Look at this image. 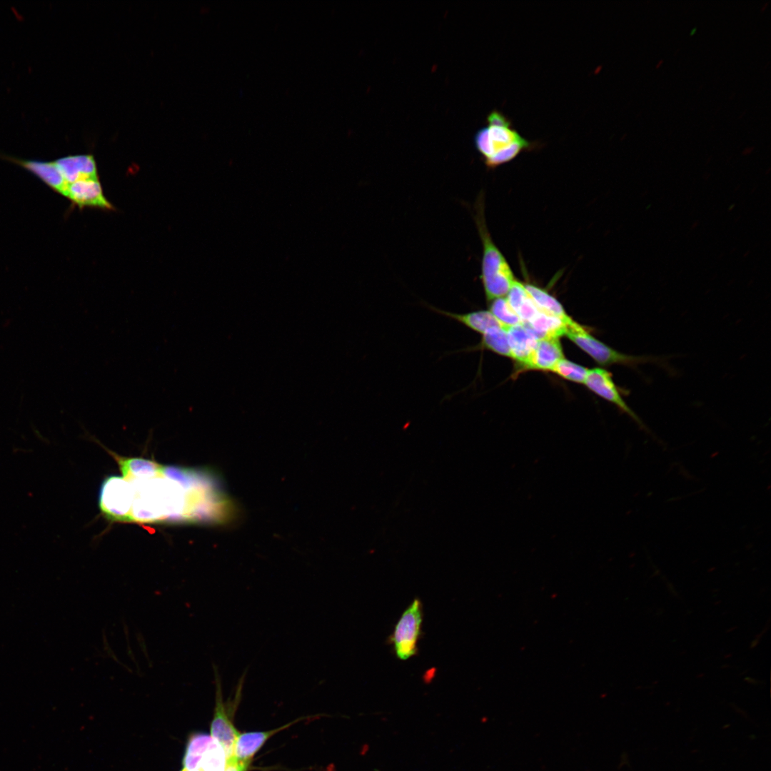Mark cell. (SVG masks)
Listing matches in <instances>:
<instances>
[{
	"label": "cell",
	"mask_w": 771,
	"mask_h": 771,
	"mask_svg": "<svg viewBox=\"0 0 771 771\" xmlns=\"http://www.w3.org/2000/svg\"><path fill=\"white\" fill-rule=\"evenodd\" d=\"M422 623L423 605L416 598L404 610L390 638L398 658L404 660L417 654Z\"/></svg>",
	"instance_id": "5"
},
{
	"label": "cell",
	"mask_w": 771,
	"mask_h": 771,
	"mask_svg": "<svg viewBox=\"0 0 771 771\" xmlns=\"http://www.w3.org/2000/svg\"><path fill=\"white\" fill-rule=\"evenodd\" d=\"M226 757L222 747L209 735H193L183 758L186 771H224Z\"/></svg>",
	"instance_id": "6"
},
{
	"label": "cell",
	"mask_w": 771,
	"mask_h": 771,
	"mask_svg": "<svg viewBox=\"0 0 771 771\" xmlns=\"http://www.w3.org/2000/svg\"><path fill=\"white\" fill-rule=\"evenodd\" d=\"M584 384L596 395L614 404L622 412L628 415L640 427L645 428L640 417L624 400L610 372L603 368L589 369Z\"/></svg>",
	"instance_id": "9"
},
{
	"label": "cell",
	"mask_w": 771,
	"mask_h": 771,
	"mask_svg": "<svg viewBox=\"0 0 771 771\" xmlns=\"http://www.w3.org/2000/svg\"><path fill=\"white\" fill-rule=\"evenodd\" d=\"M16 161L38 176L56 192L65 196L69 183L65 181L54 162L23 160Z\"/></svg>",
	"instance_id": "18"
},
{
	"label": "cell",
	"mask_w": 771,
	"mask_h": 771,
	"mask_svg": "<svg viewBox=\"0 0 771 771\" xmlns=\"http://www.w3.org/2000/svg\"><path fill=\"white\" fill-rule=\"evenodd\" d=\"M215 679V707L211 724V736L223 749L226 761L233 755V747L240 732L235 727L230 718V711L236 707L240 699L225 702L223 700L221 679L218 667L213 664ZM235 699V694H234Z\"/></svg>",
	"instance_id": "7"
},
{
	"label": "cell",
	"mask_w": 771,
	"mask_h": 771,
	"mask_svg": "<svg viewBox=\"0 0 771 771\" xmlns=\"http://www.w3.org/2000/svg\"><path fill=\"white\" fill-rule=\"evenodd\" d=\"M427 307L433 311L454 320L480 335H483L490 328L499 326L503 327L489 310H478L465 313H457L430 305H427Z\"/></svg>",
	"instance_id": "15"
},
{
	"label": "cell",
	"mask_w": 771,
	"mask_h": 771,
	"mask_svg": "<svg viewBox=\"0 0 771 771\" xmlns=\"http://www.w3.org/2000/svg\"><path fill=\"white\" fill-rule=\"evenodd\" d=\"M292 723L272 730L240 733L236 740L233 755L226 764L234 765L239 771H246L255 754L268 738Z\"/></svg>",
	"instance_id": "11"
},
{
	"label": "cell",
	"mask_w": 771,
	"mask_h": 771,
	"mask_svg": "<svg viewBox=\"0 0 771 771\" xmlns=\"http://www.w3.org/2000/svg\"><path fill=\"white\" fill-rule=\"evenodd\" d=\"M126 480L153 477L160 473L164 465L141 458H126L114 455Z\"/></svg>",
	"instance_id": "17"
},
{
	"label": "cell",
	"mask_w": 771,
	"mask_h": 771,
	"mask_svg": "<svg viewBox=\"0 0 771 771\" xmlns=\"http://www.w3.org/2000/svg\"><path fill=\"white\" fill-rule=\"evenodd\" d=\"M564 358L560 338L538 339L529 359L518 374L526 371L550 372L555 364Z\"/></svg>",
	"instance_id": "12"
},
{
	"label": "cell",
	"mask_w": 771,
	"mask_h": 771,
	"mask_svg": "<svg viewBox=\"0 0 771 771\" xmlns=\"http://www.w3.org/2000/svg\"><path fill=\"white\" fill-rule=\"evenodd\" d=\"M488 303L489 311L505 328L523 323L505 297L495 298Z\"/></svg>",
	"instance_id": "22"
},
{
	"label": "cell",
	"mask_w": 771,
	"mask_h": 771,
	"mask_svg": "<svg viewBox=\"0 0 771 771\" xmlns=\"http://www.w3.org/2000/svg\"><path fill=\"white\" fill-rule=\"evenodd\" d=\"M126 480L132 494L129 522L206 523L217 508V485L206 470L164 466L155 476Z\"/></svg>",
	"instance_id": "1"
},
{
	"label": "cell",
	"mask_w": 771,
	"mask_h": 771,
	"mask_svg": "<svg viewBox=\"0 0 771 771\" xmlns=\"http://www.w3.org/2000/svg\"><path fill=\"white\" fill-rule=\"evenodd\" d=\"M754 148H754V147H752H752H747V148H745V149L743 150V151H742V154H743V155H747V154H750V153H751V152H752V151L754 150Z\"/></svg>",
	"instance_id": "26"
},
{
	"label": "cell",
	"mask_w": 771,
	"mask_h": 771,
	"mask_svg": "<svg viewBox=\"0 0 771 771\" xmlns=\"http://www.w3.org/2000/svg\"><path fill=\"white\" fill-rule=\"evenodd\" d=\"M475 221L483 245L480 279L487 302L506 296L516 281L508 263L486 226L482 196L475 205Z\"/></svg>",
	"instance_id": "2"
},
{
	"label": "cell",
	"mask_w": 771,
	"mask_h": 771,
	"mask_svg": "<svg viewBox=\"0 0 771 771\" xmlns=\"http://www.w3.org/2000/svg\"><path fill=\"white\" fill-rule=\"evenodd\" d=\"M506 332L511 358L515 362L518 373L529 359L538 339L523 323L509 327Z\"/></svg>",
	"instance_id": "14"
},
{
	"label": "cell",
	"mask_w": 771,
	"mask_h": 771,
	"mask_svg": "<svg viewBox=\"0 0 771 771\" xmlns=\"http://www.w3.org/2000/svg\"><path fill=\"white\" fill-rule=\"evenodd\" d=\"M565 336L582 351L603 366L615 364L637 368L640 364L653 363L664 365L662 358L652 356H633L620 353L598 340L576 321L567 327Z\"/></svg>",
	"instance_id": "3"
},
{
	"label": "cell",
	"mask_w": 771,
	"mask_h": 771,
	"mask_svg": "<svg viewBox=\"0 0 771 771\" xmlns=\"http://www.w3.org/2000/svg\"><path fill=\"white\" fill-rule=\"evenodd\" d=\"M224 771H239V770L237 769V767L234 765H233L231 763H227L226 765V768H225Z\"/></svg>",
	"instance_id": "25"
},
{
	"label": "cell",
	"mask_w": 771,
	"mask_h": 771,
	"mask_svg": "<svg viewBox=\"0 0 771 771\" xmlns=\"http://www.w3.org/2000/svg\"><path fill=\"white\" fill-rule=\"evenodd\" d=\"M695 31H696V28H694V29H692V31H690V35H692V34H694V33L695 32Z\"/></svg>",
	"instance_id": "29"
},
{
	"label": "cell",
	"mask_w": 771,
	"mask_h": 771,
	"mask_svg": "<svg viewBox=\"0 0 771 771\" xmlns=\"http://www.w3.org/2000/svg\"><path fill=\"white\" fill-rule=\"evenodd\" d=\"M523 323H528L540 311L527 292L524 283L515 281L505 297Z\"/></svg>",
	"instance_id": "19"
},
{
	"label": "cell",
	"mask_w": 771,
	"mask_h": 771,
	"mask_svg": "<svg viewBox=\"0 0 771 771\" xmlns=\"http://www.w3.org/2000/svg\"><path fill=\"white\" fill-rule=\"evenodd\" d=\"M537 339L565 336L568 326L560 319L541 311L530 322L523 323Z\"/></svg>",
	"instance_id": "20"
},
{
	"label": "cell",
	"mask_w": 771,
	"mask_h": 771,
	"mask_svg": "<svg viewBox=\"0 0 771 771\" xmlns=\"http://www.w3.org/2000/svg\"><path fill=\"white\" fill-rule=\"evenodd\" d=\"M535 144L524 138L522 141L513 143L509 148L492 157L485 164L488 168H495L512 161L522 151L533 148Z\"/></svg>",
	"instance_id": "24"
},
{
	"label": "cell",
	"mask_w": 771,
	"mask_h": 771,
	"mask_svg": "<svg viewBox=\"0 0 771 771\" xmlns=\"http://www.w3.org/2000/svg\"><path fill=\"white\" fill-rule=\"evenodd\" d=\"M487 126L479 129L474 136L475 148L485 163L524 138L513 127L508 117L500 111H492L487 116Z\"/></svg>",
	"instance_id": "4"
},
{
	"label": "cell",
	"mask_w": 771,
	"mask_h": 771,
	"mask_svg": "<svg viewBox=\"0 0 771 771\" xmlns=\"http://www.w3.org/2000/svg\"><path fill=\"white\" fill-rule=\"evenodd\" d=\"M768 4H769V2H768V1H767V2L764 3V4H763V5H762V7H761V9H760V11H761V12H763V11H765V9H767V7Z\"/></svg>",
	"instance_id": "27"
},
{
	"label": "cell",
	"mask_w": 771,
	"mask_h": 771,
	"mask_svg": "<svg viewBox=\"0 0 771 771\" xmlns=\"http://www.w3.org/2000/svg\"><path fill=\"white\" fill-rule=\"evenodd\" d=\"M132 504L130 483L123 477L112 475L103 483L99 495V506L110 520L129 522Z\"/></svg>",
	"instance_id": "8"
},
{
	"label": "cell",
	"mask_w": 771,
	"mask_h": 771,
	"mask_svg": "<svg viewBox=\"0 0 771 771\" xmlns=\"http://www.w3.org/2000/svg\"><path fill=\"white\" fill-rule=\"evenodd\" d=\"M54 162L68 183L99 178L96 161L91 155L69 156Z\"/></svg>",
	"instance_id": "13"
},
{
	"label": "cell",
	"mask_w": 771,
	"mask_h": 771,
	"mask_svg": "<svg viewBox=\"0 0 771 771\" xmlns=\"http://www.w3.org/2000/svg\"><path fill=\"white\" fill-rule=\"evenodd\" d=\"M588 370L587 368L564 358L555 364L550 372L555 373L563 379L584 384Z\"/></svg>",
	"instance_id": "23"
},
{
	"label": "cell",
	"mask_w": 771,
	"mask_h": 771,
	"mask_svg": "<svg viewBox=\"0 0 771 771\" xmlns=\"http://www.w3.org/2000/svg\"><path fill=\"white\" fill-rule=\"evenodd\" d=\"M663 62H664V60H663V59H661V60H660V61H658V62L657 63V64L655 65V68H656V69H658V68H659V67H660V66L662 65V64Z\"/></svg>",
	"instance_id": "28"
},
{
	"label": "cell",
	"mask_w": 771,
	"mask_h": 771,
	"mask_svg": "<svg viewBox=\"0 0 771 771\" xmlns=\"http://www.w3.org/2000/svg\"><path fill=\"white\" fill-rule=\"evenodd\" d=\"M64 196L79 208L90 207L106 211L115 209L105 197L99 178L84 179L69 183Z\"/></svg>",
	"instance_id": "10"
},
{
	"label": "cell",
	"mask_w": 771,
	"mask_h": 771,
	"mask_svg": "<svg viewBox=\"0 0 771 771\" xmlns=\"http://www.w3.org/2000/svg\"><path fill=\"white\" fill-rule=\"evenodd\" d=\"M482 336L480 342L466 351L488 350L498 355L511 358L506 328L499 326L490 328Z\"/></svg>",
	"instance_id": "21"
},
{
	"label": "cell",
	"mask_w": 771,
	"mask_h": 771,
	"mask_svg": "<svg viewBox=\"0 0 771 771\" xmlns=\"http://www.w3.org/2000/svg\"><path fill=\"white\" fill-rule=\"evenodd\" d=\"M524 286L541 312L562 320L568 326L575 322L567 314L560 301L547 291L533 284L526 283Z\"/></svg>",
	"instance_id": "16"
}]
</instances>
